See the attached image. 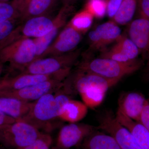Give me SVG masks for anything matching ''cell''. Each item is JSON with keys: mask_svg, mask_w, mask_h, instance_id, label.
<instances>
[{"mask_svg": "<svg viewBox=\"0 0 149 149\" xmlns=\"http://www.w3.org/2000/svg\"><path fill=\"white\" fill-rule=\"evenodd\" d=\"M71 96L62 88L55 93L47 94L32 102L29 113L20 120L49 133L52 130L51 122L58 118L65 105L71 99Z\"/></svg>", "mask_w": 149, "mask_h": 149, "instance_id": "1", "label": "cell"}, {"mask_svg": "<svg viewBox=\"0 0 149 149\" xmlns=\"http://www.w3.org/2000/svg\"><path fill=\"white\" fill-rule=\"evenodd\" d=\"M36 47L33 39H23L0 42V63H8L11 70L22 72L36 59Z\"/></svg>", "mask_w": 149, "mask_h": 149, "instance_id": "2", "label": "cell"}, {"mask_svg": "<svg viewBox=\"0 0 149 149\" xmlns=\"http://www.w3.org/2000/svg\"><path fill=\"white\" fill-rule=\"evenodd\" d=\"M141 66V63L138 61L130 63H123L104 58H86L80 62L77 69L107 79L120 80L126 75L136 72Z\"/></svg>", "mask_w": 149, "mask_h": 149, "instance_id": "3", "label": "cell"}, {"mask_svg": "<svg viewBox=\"0 0 149 149\" xmlns=\"http://www.w3.org/2000/svg\"><path fill=\"white\" fill-rule=\"evenodd\" d=\"M42 132L23 120H17L0 128V146L8 149H22L32 143Z\"/></svg>", "mask_w": 149, "mask_h": 149, "instance_id": "4", "label": "cell"}, {"mask_svg": "<svg viewBox=\"0 0 149 149\" xmlns=\"http://www.w3.org/2000/svg\"><path fill=\"white\" fill-rule=\"evenodd\" d=\"M80 53V50L76 49L63 54L38 59L32 62L20 73L49 75L72 69Z\"/></svg>", "mask_w": 149, "mask_h": 149, "instance_id": "5", "label": "cell"}, {"mask_svg": "<svg viewBox=\"0 0 149 149\" xmlns=\"http://www.w3.org/2000/svg\"><path fill=\"white\" fill-rule=\"evenodd\" d=\"M54 18L49 16L35 17L19 23L12 32L0 42L6 43L23 39H36L45 36L54 26Z\"/></svg>", "mask_w": 149, "mask_h": 149, "instance_id": "6", "label": "cell"}, {"mask_svg": "<svg viewBox=\"0 0 149 149\" xmlns=\"http://www.w3.org/2000/svg\"><path fill=\"white\" fill-rule=\"evenodd\" d=\"M70 73H64L18 91L2 92L0 96L11 97L25 102H34L47 94L55 93L61 89L63 81Z\"/></svg>", "mask_w": 149, "mask_h": 149, "instance_id": "7", "label": "cell"}, {"mask_svg": "<svg viewBox=\"0 0 149 149\" xmlns=\"http://www.w3.org/2000/svg\"><path fill=\"white\" fill-rule=\"evenodd\" d=\"M99 124L98 128L113 137L120 149H142L130 130L112 113H104L99 118Z\"/></svg>", "mask_w": 149, "mask_h": 149, "instance_id": "8", "label": "cell"}, {"mask_svg": "<svg viewBox=\"0 0 149 149\" xmlns=\"http://www.w3.org/2000/svg\"><path fill=\"white\" fill-rule=\"evenodd\" d=\"M95 130L85 123H69L63 126L58 135L56 149H71L83 143Z\"/></svg>", "mask_w": 149, "mask_h": 149, "instance_id": "9", "label": "cell"}, {"mask_svg": "<svg viewBox=\"0 0 149 149\" xmlns=\"http://www.w3.org/2000/svg\"><path fill=\"white\" fill-rule=\"evenodd\" d=\"M82 35L67 23L40 58L63 54L75 50L82 40Z\"/></svg>", "mask_w": 149, "mask_h": 149, "instance_id": "10", "label": "cell"}, {"mask_svg": "<svg viewBox=\"0 0 149 149\" xmlns=\"http://www.w3.org/2000/svg\"><path fill=\"white\" fill-rule=\"evenodd\" d=\"M121 35L120 27L112 20L100 24L88 34L90 49L102 51L106 46L116 42Z\"/></svg>", "mask_w": 149, "mask_h": 149, "instance_id": "11", "label": "cell"}, {"mask_svg": "<svg viewBox=\"0 0 149 149\" xmlns=\"http://www.w3.org/2000/svg\"><path fill=\"white\" fill-rule=\"evenodd\" d=\"M71 70H65L55 74L49 75L20 73L15 76H7L0 80V93L18 91L61 74L70 73Z\"/></svg>", "mask_w": 149, "mask_h": 149, "instance_id": "12", "label": "cell"}, {"mask_svg": "<svg viewBox=\"0 0 149 149\" xmlns=\"http://www.w3.org/2000/svg\"><path fill=\"white\" fill-rule=\"evenodd\" d=\"M73 10L72 6H63L55 17L52 30L45 36L33 39L36 47V60L41 58L48 48L59 34L61 29L66 25L68 17Z\"/></svg>", "mask_w": 149, "mask_h": 149, "instance_id": "13", "label": "cell"}, {"mask_svg": "<svg viewBox=\"0 0 149 149\" xmlns=\"http://www.w3.org/2000/svg\"><path fill=\"white\" fill-rule=\"evenodd\" d=\"M128 37L136 44L144 57L149 56V19L141 17L131 22Z\"/></svg>", "mask_w": 149, "mask_h": 149, "instance_id": "14", "label": "cell"}, {"mask_svg": "<svg viewBox=\"0 0 149 149\" xmlns=\"http://www.w3.org/2000/svg\"><path fill=\"white\" fill-rule=\"evenodd\" d=\"M148 101L142 94L129 92L122 94L118 100V109L127 117L139 122L141 113Z\"/></svg>", "mask_w": 149, "mask_h": 149, "instance_id": "15", "label": "cell"}, {"mask_svg": "<svg viewBox=\"0 0 149 149\" xmlns=\"http://www.w3.org/2000/svg\"><path fill=\"white\" fill-rule=\"evenodd\" d=\"M62 0H30L22 11L20 23L35 17L48 16Z\"/></svg>", "mask_w": 149, "mask_h": 149, "instance_id": "16", "label": "cell"}, {"mask_svg": "<svg viewBox=\"0 0 149 149\" xmlns=\"http://www.w3.org/2000/svg\"><path fill=\"white\" fill-rule=\"evenodd\" d=\"M32 102L0 96V108L9 116L17 120H20L28 114L31 110Z\"/></svg>", "mask_w": 149, "mask_h": 149, "instance_id": "17", "label": "cell"}, {"mask_svg": "<svg viewBox=\"0 0 149 149\" xmlns=\"http://www.w3.org/2000/svg\"><path fill=\"white\" fill-rule=\"evenodd\" d=\"M116 117L133 134L142 149H149V132L139 122L130 119L118 109Z\"/></svg>", "mask_w": 149, "mask_h": 149, "instance_id": "18", "label": "cell"}, {"mask_svg": "<svg viewBox=\"0 0 149 149\" xmlns=\"http://www.w3.org/2000/svg\"><path fill=\"white\" fill-rule=\"evenodd\" d=\"M81 149H120L113 137L95 130L82 143Z\"/></svg>", "mask_w": 149, "mask_h": 149, "instance_id": "19", "label": "cell"}, {"mask_svg": "<svg viewBox=\"0 0 149 149\" xmlns=\"http://www.w3.org/2000/svg\"><path fill=\"white\" fill-rule=\"evenodd\" d=\"M88 108L83 102L70 99L65 105L58 118L69 123H76L86 116Z\"/></svg>", "mask_w": 149, "mask_h": 149, "instance_id": "20", "label": "cell"}, {"mask_svg": "<svg viewBox=\"0 0 149 149\" xmlns=\"http://www.w3.org/2000/svg\"><path fill=\"white\" fill-rule=\"evenodd\" d=\"M139 0H123L120 7L111 20L118 25H125L133 19Z\"/></svg>", "mask_w": 149, "mask_h": 149, "instance_id": "21", "label": "cell"}, {"mask_svg": "<svg viewBox=\"0 0 149 149\" xmlns=\"http://www.w3.org/2000/svg\"><path fill=\"white\" fill-rule=\"evenodd\" d=\"M107 92L101 88L90 87L83 89L78 93L83 102L88 107L93 109L98 107L102 103Z\"/></svg>", "mask_w": 149, "mask_h": 149, "instance_id": "22", "label": "cell"}, {"mask_svg": "<svg viewBox=\"0 0 149 149\" xmlns=\"http://www.w3.org/2000/svg\"><path fill=\"white\" fill-rule=\"evenodd\" d=\"M21 15V9L15 0L0 2V23L12 20L19 21Z\"/></svg>", "mask_w": 149, "mask_h": 149, "instance_id": "23", "label": "cell"}, {"mask_svg": "<svg viewBox=\"0 0 149 149\" xmlns=\"http://www.w3.org/2000/svg\"><path fill=\"white\" fill-rule=\"evenodd\" d=\"M94 17L87 10L76 14L68 23L82 34H85L91 28Z\"/></svg>", "mask_w": 149, "mask_h": 149, "instance_id": "24", "label": "cell"}, {"mask_svg": "<svg viewBox=\"0 0 149 149\" xmlns=\"http://www.w3.org/2000/svg\"><path fill=\"white\" fill-rule=\"evenodd\" d=\"M116 45L131 61H137L140 54V51L132 40L125 35H121L116 42Z\"/></svg>", "mask_w": 149, "mask_h": 149, "instance_id": "25", "label": "cell"}, {"mask_svg": "<svg viewBox=\"0 0 149 149\" xmlns=\"http://www.w3.org/2000/svg\"><path fill=\"white\" fill-rule=\"evenodd\" d=\"M85 9L94 17L98 19L104 17L107 14L106 0H89L86 4Z\"/></svg>", "mask_w": 149, "mask_h": 149, "instance_id": "26", "label": "cell"}, {"mask_svg": "<svg viewBox=\"0 0 149 149\" xmlns=\"http://www.w3.org/2000/svg\"><path fill=\"white\" fill-rule=\"evenodd\" d=\"M102 52L100 57L110 59L123 63H130L136 61H130L116 44L110 49H104Z\"/></svg>", "mask_w": 149, "mask_h": 149, "instance_id": "27", "label": "cell"}, {"mask_svg": "<svg viewBox=\"0 0 149 149\" xmlns=\"http://www.w3.org/2000/svg\"><path fill=\"white\" fill-rule=\"evenodd\" d=\"M52 143L51 135L49 133H42L34 142L22 149H50Z\"/></svg>", "mask_w": 149, "mask_h": 149, "instance_id": "28", "label": "cell"}, {"mask_svg": "<svg viewBox=\"0 0 149 149\" xmlns=\"http://www.w3.org/2000/svg\"><path fill=\"white\" fill-rule=\"evenodd\" d=\"M20 23L19 20H12L0 23V42L5 39Z\"/></svg>", "mask_w": 149, "mask_h": 149, "instance_id": "29", "label": "cell"}, {"mask_svg": "<svg viewBox=\"0 0 149 149\" xmlns=\"http://www.w3.org/2000/svg\"><path fill=\"white\" fill-rule=\"evenodd\" d=\"M107 2V14L111 19L116 13L123 0H106Z\"/></svg>", "mask_w": 149, "mask_h": 149, "instance_id": "30", "label": "cell"}, {"mask_svg": "<svg viewBox=\"0 0 149 149\" xmlns=\"http://www.w3.org/2000/svg\"><path fill=\"white\" fill-rule=\"evenodd\" d=\"M139 122L149 132V102L148 101L141 113Z\"/></svg>", "mask_w": 149, "mask_h": 149, "instance_id": "31", "label": "cell"}, {"mask_svg": "<svg viewBox=\"0 0 149 149\" xmlns=\"http://www.w3.org/2000/svg\"><path fill=\"white\" fill-rule=\"evenodd\" d=\"M141 17L149 19V0H139Z\"/></svg>", "mask_w": 149, "mask_h": 149, "instance_id": "32", "label": "cell"}, {"mask_svg": "<svg viewBox=\"0 0 149 149\" xmlns=\"http://www.w3.org/2000/svg\"><path fill=\"white\" fill-rule=\"evenodd\" d=\"M16 121V119L6 114L0 108V128Z\"/></svg>", "mask_w": 149, "mask_h": 149, "instance_id": "33", "label": "cell"}, {"mask_svg": "<svg viewBox=\"0 0 149 149\" xmlns=\"http://www.w3.org/2000/svg\"><path fill=\"white\" fill-rule=\"evenodd\" d=\"M77 0H62L63 6H72Z\"/></svg>", "mask_w": 149, "mask_h": 149, "instance_id": "34", "label": "cell"}, {"mask_svg": "<svg viewBox=\"0 0 149 149\" xmlns=\"http://www.w3.org/2000/svg\"><path fill=\"white\" fill-rule=\"evenodd\" d=\"M16 1L18 3L19 6H20V8H21L22 11V9H23L24 6L26 5L27 3L29 2L30 0H16Z\"/></svg>", "mask_w": 149, "mask_h": 149, "instance_id": "35", "label": "cell"}, {"mask_svg": "<svg viewBox=\"0 0 149 149\" xmlns=\"http://www.w3.org/2000/svg\"><path fill=\"white\" fill-rule=\"evenodd\" d=\"M3 67V64L0 63V76H1V74L2 72Z\"/></svg>", "mask_w": 149, "mask_h": 149, "instance_id": "36", "label": "cell"}, {"mask_svg": "<svg viewBox=\"0 0 149 149\" xmlns=\"http://www.w3.org/2000/svg\"><path fill=\"white\" fill-rule=\"evenodd\" d=\"M13 0H0V2H10Z\"/></svg>", "mask_w": 149, "mask_h": 149, "instance_id": "37", "label": "cell"}, {"mask_svg": "<svg viewBox=\"0 0 149 149\" xmlns=\"http://www.w3.org/2000/svg\"><path fill=\"white\" fill-rule=\"evenodd\" d=\"M0 149H4V148H3L2 146H0Z\"/></svg>", "mask_w": 149, "mask_h": 149, "instance_id": "38", "label": "cell"}, {"mask_svg": "<svg viewBox=\"0 0 149 149\" xmlns=\"http://www.w3.org/2000/svg\"><path fill=\"white\" fill-rule=\"evenodd\" d=\"M147 58H148V62L149 63V56H148V57Z\"/></svg>", "mask_w": 149, "mask_h": 149, "instance_id": "39", "label": "cell"}, {"mask_svg": "<svg viewBox=\"0 0 149 149\" xmlns=\"http://www.w3.org/2000/svg\"></svg>", "mask_w": 149, "mask_h": 149, "instance_id": "40", "label": "cell"}]
</instances>
